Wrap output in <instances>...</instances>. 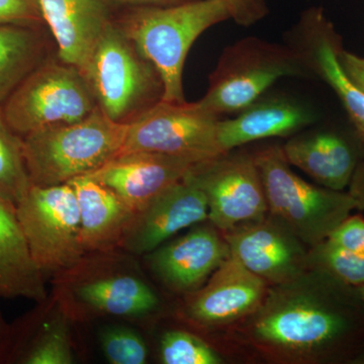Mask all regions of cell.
<instances>
[{
	"label": "cell",
	"mask_w": 364,
	"mask_h": 364,
	"mask_svg": "<svg viewBox=\"0 0 364 364\" xmlns=\"http://www.w3.org/2000/svg\"><path fill=\"white\" fill-rule=\"evenodd\" d=\"M239 332L262 358L282 364H353L364 347V301L358 287L309 268L268 287Z\"/></svg>",
	"instance_id": "1"
},
{
	"label": "cell",
	"mask_w": 364,
	"mask_h": 364,
	"mask_svg": "<svg viewBox=\"0 0 364 364\" xmlns=\"http://www.w3.org/2000/svg\"><path fill=\"white\" fill-rule=\"evenodd\" d=\"M117 252L86 253L55 275L54 299L71 321L102 317L144 318L160 306L133 258Z\"/></svg>",
	"instance_id": "2"
},
{
	"label": "cell",
	"mask_w": 364,
	"mask_h": 364,
	"mask_svg": "<svg viewBox=\"0 0 364 364\" xmlns=\"http://www.w3.org/2000/svg\"><path fill=\"white\" fill-rule=\"evenodd\" d=\"M227 20L229 14L219 0H196L138 6L116 25L156 69L163 83L161 100L181 104L186 102L182 74L191 46L208 28Z\"/></svg>",
	"instance_id": "3"
},
{
	"label": "cell",
	"mask_w": 364,
	"mask_h": 364,
	"mask_svg": "<svg viewBox=\"0 0 364 364\" xmlns=\"http://www.w3.org/2000/svg\"><path fill=\"white\" fill-rule=\"evenodd\" d=\"M127 131L128 124L97 107L85 119L28 134L21 139L31 182L59 186L97 171L121 153Z\"/></svg>",
	"instance_id": "4"
},
{
	"label": "cell",
	"mask_w": 364,
	"mask_h": 364,
	"mask_svg": "<svg viewBox=\"0 0 364 364\" xmlns=\"http://www.w3.org/2000/svg\"><path fill=\"white\" fill-rule=\"evenodd\" d=\"M252 153L264 188L268 215L309 248L325 241L358 210L348 191L315 186L294 173L282 146L272 144Z\"/></svg>",
	"instance_id": "5"
},
{
	"label": "cell",
	"mask_w": 364,
	"mask_h": 364,
	"mask_svg": "<svg viewBox=\"0 0 364 364\" xmlns=\"http://www.w3.org/2000/svg\"><path fill=\"white\" fill-rule=\"evenodd\" d=\"M97 107L117 123L129 124L162 100L155 67L112 21L82 68Z\"/></svg>",
	"instance_id": "6"
},
{
	"label": "cell",
	"mask_w": 364,
	"mask_h": 364,
	"mask_svg": "<svg viewBox=\"0 0 364 364\" xmlns=\"http://www.w3.org/2000/svg\"><path fill=\"white\" fill-rule=\"evenodd\" d=\"M310 75L305 59L293 46L247 38L225 50L207 93L198 102L219 117L238 114L280 78Z\"/></svg>",
	"instance_id": "7"
},
{
	"label": "cell",
	"mask_w": 364,
	"mask_h": 364,
	"mask_svg": "<svg viewBox=\"0 0 364 364\" xmlns=\"http://www.w3.org/2000/svg\"><path fill=\"white\" fill-rule=\"evenodd\" d=\"M97 109L81 71L62 62L38 66L7 97L1 109L9 128L23 138L85 119Z\"/></svg>",
	"instance_id": "8"
},
{
	"label": "cell",
	"mask_w": 364,
	"mask_h": 364,
	"mask_svg": "<svg viewBox=\"0 0 364 364\" xmlns=\"http://www.w3.org/2000/svg\"><path fill=\"white\" fill-rule=\"evenodd\" d=\"M18 221L33 261L45 275L66 272L86 252L80 215L70 183L31 186L16 205Z\"/></svg>",
	"instance_id": "9"
},
{
	"label": "cell",
	"mask_w": 364,
	"mask_h": 364,
	"mask_svg": "<svg viewBox=\"0 0 364 364\" xmlns=\"http://www.w3.org/2000/svg\"><path fill=\"white\" fill-rule=\"evenodd\" d=\"M220 119L198 102L160 100L128 124L119 154L152 152L193 163L207 161L225 153L218 138Z\"/></svg>",
	"instance_id": "10"
},
{
	"label": "cell",
	"mask_w": 364,
	"mask_h": 364,
	"mask_svg": "<svg viewBox=\"0 0 364 364\" xmlns=\"http://www.w3.org/2000/svg\"><path fill=\"white\" fill-rule=\"evenodd\" d=\"M186 176L205 193L208 221L221 233L260 221L268 215L264 188L253 153L228 151L196 163Z\"/></svg>",
	"instance_id": "11"
},
{
	"label": "cell",
	"mask_w": 364,
	"mask_h": 364,
	"mask_svg": "<svg viewBox=\"0 0 364 364\" xmlns=\"http://www.w3.org/2000/svg\"><path fill=\"white\" fill-rule=\"evenodd\" d=\"M222 234L230 254L268 286L284 284L310 268L308 246L270 215Z\"/></svg>",
	"instance_id": "12"
},
{
	"label": "cell",
	"mask_w": 364,
	"mask_h": 364,
	"mask_svg": "<svg viewBox=\"0 0 364 364\" xmlns=\"http://www.w3.org/2000/svg\"><path fill=\"white\" fill-rule=\"evenodd\" d=\"M268 287L230 254L202 287L186 294L183 314L202 327L238 324L257 310Z\"/></svg>",
	"instance_id": "13"
},
{
	"label": "cell",
	"mask_w": 364,
	"mask_h": 364,
	"mask_svg": "<svg viewBox=\"0 0 364 364\" xmlns=\"http://www.w3.org/2000/svg\"><path fill=\"white\" fill-rule=\"evenodd\" d=\"M208 218L205 193L186 176L136 210L121 249L131 255H146Z\"/></svg>",
	"instance_id": "14"
},
{
	"label": "cell",
	"mask_w": 364,
	"mask_h": 364,
	"mask_svg": "<svg viewBox=\"0 0 364 364\" xmlns=\"http://www.w3.org/2000/svg\"><path fill=\"white\" fill-rule=\"evenodd\" d=\"M146 255L151 272L167 289L188 294L205 284L230 255V248L224 235L210 223Z\"/></svg>",
	"instance_id": "15"
},
{
	"label": "cell",
	"mask_w": 364,
	"mask_h": 364,
	"mask_svg": "<svg viewBox=\"0 0 364 364\" xmlns=\"http://www.w3.org/2000/svg\"><path fill=\"white\" fill-rule=\"evenodd\" d=\"M296 48L311 73L322 79L338 97L349 123L364 144V92L349 80L340 65L341 37L322 9H311L301 16L296 31Z\"/></svg>",
	"instance_id": "16"
},
{
	"label": "cell",
	"mask_w": 364,
	"mask_h": 364,
	"mask_svg": "<svg viewBox=\"0 0 364 364\" xmlns=\"http://www.w3.org/2000/svg\"><path fill=\"white\" fill-rule=\"evenodd\" d=\"M289 164L308 174L318 186L333 191L348 188L364 159V144L354 129L323 128L296 134L282 146Z\"/></svg>",
	"instance_id": "17"
},
{
	"label": "cell",
	"mask_w": 364,
	"mask_h": 364,
	"mask_svg": "<svg viewBox=\"0 0 364 364\" xmlns=\"http://www.w3.org/2000/svg\"><path fill=\"white\" fill-rule=\"evenodd\" d=\"M195 164L160 153H124L88 176L112 189L136 212L181 181Z\"/></svg>",
	"instance_id": "18"
},
{
	"label": "cell",
	"mask_w": 364,
	"mask_h": 364,
	"mask_svg": "<svg viewBox=\"0 0 364 364\" xmlns=\"http://www.w3.org/2000/svg\"><path fill=\"white\" fill-rule=\"evenodd\" d=\"M317 121L315 112L299 100L286 97H262L233 119H220L218 138L223 152L269 138H286Z\"/></svg>",
	"instance_id": "19"
},
{
	"label": "cell",
	"mask_w": 364,
	"mask_h": 364,
	"mask_svg": "<svg viewBox=\"0 0 364 364\" xmlns=\"http://www.w3.org/2000/svg\"><path fill=\"white\" fill-rule=\"evenodd\" d=\"M39 4L61 62L82 68L112 23L107 6L100 0H39Z\"/></svg>",
	"instance_id": "20"
},
{
	"label": "cell",
	"mask_w": 364,
	"mask_h": 364,
	"mask_svg": "<svg viewBox=\"0 0 364 364\" xmlns=\"http://www.w3.org/2000/svg\"><path fill=\"white\" fill-rule=\"evenodd\" d=\"M75 191L80 215L81 240L86 253L121 249L135 210L112 189L80 176L69 181Z\"/></svg>",
	"instance_id": "21"
},
{
	"label": "cell",
	"mask_w": 364,
	"mask_h": 364,
	"mask_svg": "<svg viewBox=\"0 0 364 364\" xmlns=\"http://www.w3.org/2000/svg\"><path fill=\"white\" fill-rule=\"evenodd\" d=\"M0 296L47 301L45 275L32 257L16 205L0 196Z\"/></svg>",
	"instance_id": "22"
},
{
	"label": "cell",
	"mask_w": 364,
	"mask_h": 364,
	"mask_svg": "<svg viewBox=\"0 0 364 364\" xmlns=\"http://www.w3.org/2000/svg\"><path fill=\"white\" fill-rule=\"evenodd\" d=\"M41 43L28 26L0 25V102L39 64Z\"/></svg>",
	"instance_id": "23"
},
{
	"label": "cell",
	"mask_w": 364,
	"mask_h": 364,
	"mask_svg": "<svg viewBox=\"0 0 364 364\" xmlns=\"http://www.w3.org/2000/svg\"><path fill=\"white\" fill-rule=\"evenodd\" d=\"M57 303V301H56ZM58 305V304H57ZM70 318L60 306L57 313L44 321L13 352L14 363L23 364H71L74 363L70 331Z\"/></svg>",
	"instance_id": "24"
},
{
	"label": "cell",
	"mask_w": 364,
	"mask_h": 364,
	"mask_svg": "<svg viewBox=\"0 0 364 364\" xmlns=\"http://www.w3.org/2000/svg\"><path fill=\"white\" fill-rule=\"evenodd\" d=\"M31 186L23 139L9 128L0 109V196L16 207Z\"/></svg>",
	"instance_id": "25"
},
{
	"label": "cell",
	"mask_w": 364,
	"mask_h": 364,
	"mask_svg": "<svg viewBox=\"0 0 364 364\" xmlns=\"http://www.w3.org/2000/svg\"><path fill=\"white\" fill-rule=\"evenodd\" d=\"M309 267L328 272L350 286L364 284V253L340 248L327 240L309 248Z\"/></svg>",
	"instance_id": "26"
},
{
	"label": "cell",
	"mask_w": 364,
	"mask_h": 364,
	"mask_svg": "<svg viewBox=\"0 0 364 364\" xmlns=\"http://www.w3.org/2000/svg\"><path fill=\"white\" fill-rule=\"evenodd\" d=\"M160 360L164 364H221L223 358L207 342L181 330H172L160 341Z\"/></svg>",
	"instance_id": "27"
},
{
	"label": "cell",
	"mask_w": 364,
	"mask_h": 364,
	"mask_svg": "<svg viewBox=\"0 0 364 364\" xmlns=\"http://www.w3.org/2000/svg\"><path fill=\"white\" fill-rule=\"evenodd\" d=\"M105 358L112 364H144L149 350L143 337L136 330L121 325L105 327L100 335Z\"/></svg>",
	"instance_id": "28"
},
{
	"label": "cell",
	"mask_w": 364,
	"mask_h": 364,
	"mask_svg": "<svg viewBox=\"0 0 364 364\" xmlns=\"http://www.w3.org/2000/svg\"><path fill=\"white\" fill-rule=\"evenodd\" d=\"M42 21L39 0H0V25L33 28Z\"/></svg>",
	"instance_id": "29"
},
{
	"label": "cell",
	"mask_w": 364,
	"mask_h": 364,
	"mask_svg": "<svg viewBox=\"0 0 364 364\" xmlns=\"http://www.w3.org/2000/svg\"><path fill=\"white\" fill-rule=\"evenodd\" d=\"M326 240L340 248L364 253V218L349 215Z\"/></svg>",
	"instance_id": "30"
},
{
	"label": "cell",
	"mask_w": 364,
	"mask_h": 364,
	"mask_svg": "<svg viewBox=\"0 0 364 364\" xmlns=\"http://www.w3.org/2000/svg\"><path fill=\"white\" fill-rule=\"evenodd\" d=\"M224 4L230 18L237 25L251 26L263 20L268 14L265 0H219Z\"/></svg>",
	"instance_id": "31"
},
{
	"label": "cell",
	"mask_w": 364,
	"mask_h": 364,
	"mask_svg": "<svg viewBox=\"0 0 364 364\" xmlns=\"http://www.w3.org/2000/svg\"><path fill=\"white\" fill-rule=\"evenodd\" d=\"M339 62L349 80L364 92V57L342 49Z\"/></svg>",
	"instance_id": "32"
},
{
	"label": "cell",
	"mask_w": 364,
	"mask_h": 364,
	"mask_svg": "<svg viewBox=\"0 0 364 364\" xmlns=\"http://www.w3.org/2000/svg\"><path fill=\"white\" fill-rule=\"evenodd\" d=\"M348 193L355 200L358 210H364V159L354 172L348 186Z\"/></svg>",
	"instance_id": "33"
},
{
	"label": "cell",
	"mask_w": 364,
	"mask_h": 364,
	"mask_svg": "<svg viewBox=\"0 0 364 364\" xmlns=\"http://www.w3.org/2000/svg\"><path fill=\"white\" fill-rule=\"evenodd\" d=\"M105 6L109 4H130V6H170L179 4L181 0H100Z\"/></svg>",
	"instance_id": "34"
},
{
	"label": "cell",
	"mask_w": 364,
	"mask_h": 364,
	"mask_svg": "<svg viewBox=\"0 0 364 364\" xmlns=\"http://www.w3.org/2000/svg\"><path fill=\"white\" fill-rule=\"evenodd\" d=\"M353 364H364V347L363 350L359 352L358 356H356L355 360H354Z\"/></svg>",
	"instance_id": "35"
},
{
	"label": "cell",
	"mask_w": 364,
	"mask_h": 364,
	"mask_svg": "<svg viewBox=\"0 0 364 364\" xmlns=\"http://www.w3.org/2000/svg\"><path fill=\"white\" fill-rule=\"evenodd\" d=\"M358 293L360 294L361 298H363L364 301V284L363 286L358 287Z\"/></svg>",
	"instance_id": "36"
},
{
	"label": "cell",
	"mask_w": 364,
	"mask_h": 364,
	"mask_svg": "<svg viewBox=\"0 0 364 364\" xmlns=\"http://www.w3.org/2000/svg\"><path fill=\"white\" fill-rule=\"evenodd\" d=\"M0 298H1V296H0ZM0 336H1V326H0Z\"/></svg>",
	"instance_id": "37"
}]
</instances>
